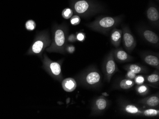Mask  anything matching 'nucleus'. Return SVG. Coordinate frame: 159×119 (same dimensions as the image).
Wrapping results in <instances>:
<instances>
[{"label":"nucleus","instance_id":"f257e3e1","mask_svg":"<svg viewBox=\"0 0 159 119\" xmlns=\"http://www.w3.org/2000/svg\"><path fill=\"white\" fill-rule=\"evenodd\" d=\"M75 12L80 14H95L104 11V6L96 1L78 0L73 4Z\"/></svg>","mask_w":159,"mask_h":119},{"label":"nucleus","instance_id":"f03ea898","mask_svg":"<svg viewBox=\"0 0 159 119\" xmlns=\"http://www.w3.org/2000/svg\"><path fill=\"white\" fill-rule=\"evenodd\" d=\"M121 20L122 16L102 17L98 18L92 23H91L89 25V27L95 31L106 33L111 28L119 24Z\"/></svg>","mask_w":159,"mask_h":119},{"label":"nucleus","instance_id":"7ed1b4c3","mask_svg":"<svg viewBox=\"0 0 159 119\" xmlns=\"http://www.w3.org/2000/svg\"><path fill=\"white\" fill-rule=\"evenodd\" d=\"M122 31L124 47L128 52H131L136 45V40L128 27H123Z\"/></svg>","mask_w":159,"mask_h":119},{"label":"nucleus","instance_id":"20e7f679","mask_svg":"<svg viewBox=\"0 0 159 119\" xmlns=\"http://www.w3.org/2000/svg\"><path fill=\"white\" fill-rule=\"evenodd\" d=\"M148 9L147 10L146 15L149 21L152 24L158 25L159 19V12L158 7L154 2L150 1Z\"/></svg>","mask_w":159,"mask_h":119},{"label":"nucleus","instance_id":"39448f33","mask_svg":"<svg viewBox=\"0 0 159 119\" xmlns=\"http://www.w3.org/2000/svg\"><path fill=\"white\" fill-rule=\"evenodd\" d=\"M142 37L147 42L154 45L159 44V37L153 31L148 29H144L141 31Z\"/></svg>","mask_w":159,"mask_h":119},{"label":"nucleus","instance_id":"423d86ee","mask_svg":"<svg viewBox=\"0 0 159 119\" xmlns=\"http://www.w3.org/2000/svg\"><path fill=\"white\" fill-rule=\"evenodd\" d=\"M123 31L117 28H114L111 34L110 40L114 47H118L122 41Z\"/></svg>","mask_w":159,"mask_h":119},{"label":"nucleus","instance_id":"0eeeda50","mask_svg":"<svg viewBox=\"0 0 159 119\" xmlns=\"http://www.w3.org/2000/svg\"><path fill=\"white\" fill-rule=\"evenodd\" d=\"M65 41L64 32L61 28L56 30L55 34V44L56 48H61L64 46Z\"/></svg>","mask_w":159,"mask_h":119},{"label":"nucleus","instance_id":"6e6552de","mask_svg":"<svg viewBox=\"0 0 159 119\" xmlns=\"http://www.w3.org/2000/svg\"><path fill=\"white\" fill-rule=\"evenodd\" d=\"M116 64L114 60L113 53H111L106 64V72L107 76L110 78L116 70Z\"/></svg>","mask_w":159,"mask_h":119},{"label":"nucleus","instance_id":"1a4fd4ad","mask_svg":"<svg viewBox=\"0 0 159 119\" xmlns=\"http://www.w3.org/2000/svg\"><path fill=\"white\" fill-rule=\"evenodd\" d=\"M62 86L65 91L67 92H72L74 91L77 86L76 81L72 78L65 79L62 82Z\"/></svg>","mask_w":159,"mask_h":119},{"label":"nucleus","instance_id":"9d476101","mask_svg":"<svg viewBox=\"0 0 159 119\" xmlns=\"http://www.w3.org/2000/svg\"><path fill=\"white\" fill-rule=\"evenodd\" d=\"M100 74L96 72H92L89 73L86 77V81L90 85H94L100 81Z\"/></svg>","mask_w":159,"mask_h":119},{"label":"nucleus","instance_id":"9b49d317","mask_svg":"<svg viewBox=\"0 0 159 119\" xmlns=\"http://www.w3.org/2000/svg\"><path fill=\"white\" fill-rule=\"evenodd\" d=\"M144 61L148 65L154 67H158L159 65V60L158 57L152 55H148L145 57L144 58Z\"/></svg>","mask_w":159,"mask_h":119},{"label":"nucleus","instance_id":"f8f14e48","mask_svg":"<svg viewBox=\"0 0 159 119\" xmlns=\"http://www.w3.org/2000/svg\"><path fill=\"white\" fill-rule=\"evenodd\" d=\"M117 59L120 61H124L129 59V56L125 51L121 49H119L116 50L115 52Z\"/></svg>","mask_w":159,"mask_h":119},{"label":"nucleus","instance_id":"ddd939ff","mask_svg":"<svg viewBox=\"0 0 159 119\" xmlns=\"http://www.w3.org/2000/svg\"><path fill=\"white\" fill-rule=\"evenodd\" d=\"M50 70L56 76H58L61 73L60 65L57 62H51L50 64Z\"/></svg>","mask_w":159,"mask_h":119},{"label":"nucleus","instance_id":"4468645a","mask_svg":"<svg viewBox=\"0 0 159 119\" xmlns=\"http://www.w3.org/2000/svg\"><path fill=\"white\" fill-rule=\"evenodd\" d=\"M134 83L133 81L129 79H123L120 82V87L123 89H128L131 88L134 85Z\"/></svg>","mask_w":159,"mask_h":119},{"label":"nucleus","instance_id":"2eb2a0df","mask_svg":"<svg viewBox=\"0 0 159 119\" xmlns=\"http://www.w3.org/2000/svg\"><path fill=\"white\" fill-rule=\"evenodd\" d=\"M44 46L43 42L41 40H38L33 44L32 47V50L34 53H39L41 52Z\"/></svg>","mask_w":159,"mask_h":119},{"label":"nucleus","instance_id":"dca6fc26","mask_svg":"<svg viewBox=\"0 0 159 119\" xmlns=\"http://www.w3.org/2000/svg\"><path fill=\"white\" fill-rule=\"evenodd\" d=\"M145 103L149 106H156L159 103V98L156 96L151 97L146 101Z\"/></svg>","mask_w":159,"mask_h":119},{"label":"nucleus","instance_id":"f3484780","mask_svg":"<svg viewBox=\"0 0 159 119\" xmlns=\"http://www.w3.org/2000/svg\"><path fill=\"white\" fill-rule=\"evenodd\" d=\"M96 105L100 110H104L107 106V102L104 98L98 99L96 101Z\"/></svg>","mask_w":159,"mask_h":119},{"label":"nucleus","instance_id":"a211bd4d","mask_svg":"<svg viewBox=\"0 0 159 119\" xmlns=\"http://www.w3.org/2000/svg\"><path fill=\"white\" fill-rule=\"evenodd\" d=\"M73 11L70 8H65L62 12V16L65 19H69L73 16Z\"/></svg>","mask_w":159,"mask_h":119},{"label":"nucleus","instance_id":"6ab92c4d","mask_svg":"<svg viewBox=\"0 0 159 119\" xmlns=\"http://www.w3.org/2000/svg\"><path fill=\"white\" fill-rule=\"evenodd\" d=\"M125 111L129 114H136L138 112L139 110L136 107L133 105H128L125 107Z\"/></svg>","mask_w":159,"mask_h":119},{"label":"nucleus","instance_id":"aec40b11","mask_svg":"<svg viewBox=\"0 0 159 119\" xmlns=\"http://www.w3.org/2000/svg\"><path fill=\"white\" fill-rule=\"evenodd\" d=\"M159 114L158 110L155 109H150L146 110L144 112V115L146 116H150V117H153Z\"/></svg>","mask_w":159,"mask_h":119},{"label":"nucleus","instance_id":"412c9836","mask_svg":"<svg viewBox=\"0 0 159 119\" xmlns=\"http://www.w3.org/2000/svg\"><path fill=\"white\" fill-rule=\"evenodd\" d=\"M129 70L132 72L134 73L135 74H139L142 70V68L140 66L135 64L131 65L129 67Z\"/></svg>","mask_w":159,"mask_h":119},{"label":"nucleus","instance_id":"4be33fe9","mask_svg":"<svg viewBox=\"0 0 159 119\" xmlns=\"http://www.w3.org/2000/svg\"><path fill=\"white\" fill-rule=\"evenodd\" d=\"M36 24L35 22L33 20H29L26 22L25 24V27L28 31H33L35 29Z\"/></svg>","mask_w":159,"mask_h":119},{"label":"nucleus","instance_id":"5701e85b","mask_svg":"<svg viewBox=\"0 0 159 119\" xmlns=\"http://www.w3.org/2000/svg\"><path fill=\"white\" fill-rule=\"evenodd\" d=\"M159 80V75L157 74H152L147 77V80L148 82L151 83H156L158 82Z\"/></svg>","mask_w":159,"mask_h":119},{"label":"nucleus","instance_id":"b1692460","mask_svg":"<svg viewBox=\"0 0 159 119\" xmlns=\"http://www.w3.org/2000/svg\"><path fill=\"white\" fill-rule=\"evenodd\" d=\"M81 22L80 18L78 16L74 15L70 19V23L73 25H78Z\"/></svg>","mask_w":159,"mask_h":119},{"label":"nucleus","instance_id":"393cba45","mask_svg":"<svg viewBox=\"0 0 159 119\" xmlns=\"http://www.w3.org/2000/svg\"><path fill=\"white\" fill-rule=\"evenodd\" d=\"M147 91H148V88L145 85H141L138 89V92L141 94H144L146 93Z\"/></svg>","mask_w":159,"mask_h":119},{"label":"nucleus","instance_id":"a878e982","mask_svg":"<svg viewBox=\"0 0 159 119\" xmlns=\"http://www.w3.org/2000/svg\"><path fill=\"white\" fill-rule=\"evenodd\" d=\"M144 78L142 76H138L135 78V82L138 85H141L144 82Z\"/></svg>","mask_w":159,"mask_h":119},{"label":"nucleus","instance_id":"bb28decb","mask_svg":"<svg viewBox=\"0 0 159 119\" xmlns=\"http://www.w3.org/2000/svg\"><path fill=\"white\" fill-rule=\"evenodd\" d=\"M85 34H83V33H78L77 34V37H76L77 40L80 41H83L85 40Z\"/></svg>","mask_w":159,"mask_h":119},{"label":"nucleus","instance_id":"cd10ccee","mask_svg":"<svg viewBox=\"0 0 159 119\" xmlns=\"http://www.w3.org/2000/svg\"><path fill=\"white\" fill-rule=\"evenodd\" d=\"M135 76H136V75H135V73L132 72L130 71H129L127 74V77L128 78H129V79H131L135 78Z\"/></svg>","mask_w":159,"mask_h":119},{"label":"nucleus","instance_id":"c85d7f7f","mask_svg":"<svg viewBox=\"0 0 159 119\" xmlns=\"http://www.w3.org/2000/svg\"><path fill=\"white\" fill-rule=\"evenodd\" d=\"M75 50V48L73 46H70L67 48V51L69 52L70 53H73Z\"/></svg>","mask_w":159,"mask_h":119},{"label":"nucleus","instance_id":"c756f323","mask_svg":"<svg viewBox=\"0 0 159 119\" xmlns=\"http://www.w3.org/2000/svg\"><path fill=\"white\" fill-rule=\"evenodd\" d=\"M76 37L73 34H72L68 37V40L70 42H74L76 40Z\"/></svg>","mask_w":159,"mask_h":119}]
</instances>
